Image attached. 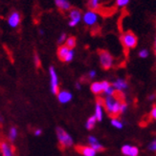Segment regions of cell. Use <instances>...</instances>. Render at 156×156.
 <instances>
[{
	"instance_id": "obj_1",
	"label": "cell",
	"mask_w": 156,
	"mask_h": 156,
	"mask_svg": "<svg viewBox=\"0 0 156 156\" xmlns=\"http://www.w3.org/2000/svg\"><path fill=\"white\" fill-rule=\"evenodd\" d=\"M124 102L116 94L113 96H105L104 98V107L106 112L113 117H117L121 114V106Z\"/></svg>"
},
{
	"instance_id": "obj_2",
	"label": "cell",
	"mask_w": 156,
	"mask_h": 156,
	"mask_svg": "<svg viewBox=\"0 0 156 156\" xmlns=\"http://www.w3.org/2000/svg\"><path fill=\"white\" fill-rule=\"evenodd\" d=\"M56 134H57L58 141L62 147H70L73 146L74 144L73 138L64 129L58 127L56 129Z\"/></svg>"
},
{
	"instance_id": "obj_3",
	"label": "cell",
	"mask_w": 156,
	"mask_h": 156,
	"mask_svg": "<svg viewBox=\"0 0 156 156\" xmlns=\"http://www.w3.org/2000/svg\"><path fill=\"white\" fill-rule=\"evenodd\" d=\"M100 64L104 69H109L114 66V57L108 51L101 50L99 51Z\"/></svg>"
},
{
	"instance_id": "obj_4",
	"label": "cell",
	"mask_w": 156,
	"mask_h": 156,
	"mask_svg": "<svg viewBox=\"0 0 156 156\" xmlns=\"http://www.w3.org/2000/svg\"><path fill=\"white\" fill-rule=\"evenodd\" d=\"M120 40L123 44V46L126 48L127 50H130V49H134L137 46V42L138 39L137 36L132 33V32H126L124 33L121 37Z\"/></svg>"
},
{
	"instance_id": "obj_5",
	"label": "cell",
	"mask_w": 156,
	"mask_h": 156,
	"mask_svg": "<svg viewBox=\"0 0 156 156\" xmlns=\"http://www.w3.org/2000/svg\"><path fill=\"white\" fill-rule=\"evenodd\" d=\"M49 75H50V88L53 94H58L59 91V76L57 73L56 69L53 66L49 68Z\"/></svg>"
},
{
	"instance_id": "obj_6",
	"label": "cell",
	"mask_w": 156,
	"mask_h": 156,
	"mask_svg": "<svg viewBox=\"0 0 156 156\" xmlns=\"http://www.w3.org/2000/svg\"><path fill=\"white\" fill-rule=\"evenodd\" d=\"M82 21L84 22L85 25L89 27H93L96 25L99 21V13L94 11H86L82 14Z\"/></svg>"
},
{
	"instance_id": "obj_7",
	"label": "cell",
	"mask_w": 156,
	"mask_h": 156,
	"mask_svg": "<svg viewBox=\"0 0 156 156\" xmlns=\"http://www.w3.org/2000/svg\"><path fill=\"white\" fill-rule=\"evenodd\" d=\"M82 20V13L79 9L72 8V10L69 12V22L68 25L70 27H75Z\"/></svg>"
},
{
	"instance_id": "obj_8",
	"label": "cell",
	"mask_w": 156,
	"mask_h": 156,
	"mask_svg": "<svg viewBox=\"0 0 156 156\" xmlns=\"http://www.w3.org/2000/svg\"><path fill=\"white\" fill-rule=\"evenodd\" d=\"M0 153L1 156H15L14 147L5 140H0Z\"/></svg>"
},
{
	"instance_id": "obj_9",
	"label": "cell",
	"mask_w": 156,
	"mask_h": 156,
	"mask_svg": "<svg viewBox=\"0 0 156 156\" xmlns=\"http://www.w3.org/2000/svg\"><path fill=\"white\" fill-rule=\"evenodd\" d=\"M20 21H21V15L17 11H13L9 16H8V19H7L8 25L11 28H17L20 24Z\"/></svg>"
},
{
	"instance_id": "obj_10",
	"label": "cell",
	"mask_w": 156,
	"mask_h": 156,
	"mask_svg": "<svg viewBox=\"0 0 156 156\" xmlns=\"http://www.w3.org/2000/svg\"><path fill=\"white\" fill-rule=\"evenodd\" d=\"M111 85L114 87L116 92H124L128 88V83L124 78H117L112 82Z\"/></svg>"
},
{
	"instance_id": "obj_11",
	"label": "cell",
	"mask_w": 156,
	"mask_h": 156,
	"mask_svg": "<svg viewBox=\"0 0 156 156\" xmlns=\"http://www.w3.org/2000/svg\"><path fill=\"white\" fill-rule=\"evenodd\" d=\"M104 111H105V107H104V99L103 98H98L96 101V105H95V113L94 116L97 118L98 121H102L104 118Z\"/></svg>"
},
{
	"instance_id": "obj_12",
	"label": "cell",
	"mask_w": 156,
	"mask_h": 156,
	"mask_svg": "<svg viewBox=\"0 0 156 156\" xmlns=\"http://www.w3.org/2000/svg\"><path fill=\"white\" fill-rule=\"evenodd\" d=\"M122 153L126 156H138L139 155V149L135 146L126 144L122 147Z\"/></svg>"
},
{
	"instance_id": "obj_13",
	"label": "cell",
	"mask_w": 156,
	"mask_h": 156,
	"mask_svg": "<svg viewBox=\"0 0 156 156\" xmlns=\"http://www.w3.org/2000/svg\"><path fill=\"white\" fill-rule=\"evenodd\" d=\"M57 97H58V100L59 102L61 103V104H67L69 103L70 101L72 100L73 98V95L72 93L68 91V90H59V93L57 94Z\"/></svg>"
},
{
	"instance_id": "obj_14",
	"label": "cell",
	"mask_w": 156,
	"mask_h": 156,
	"mask_svg": "<svg viewBox=\"0 0 156 156\" xmlns=\"http://www.w3.org/2000/svg\"><path fill=\"white\" fill-rule=\"evenodd\" d=\"M77 151L82 156H96L97 151L90 146H77Z\"/></svg>"
},
{
	"instance_id": "obj_15",
	"label": "cell",
	"mask_w": 156,
	"mask_h": 156,
	"mask_svg": "<svg viewBox=\"0 0 156 156\" xmlns=\"http://www.w3.org/2000/svg\"><path fill=\"white\" fill-rule=\"evenodd\" d=\"M55 5L61 12H70L72 10V5L67 0H55Z\"/></svg>"
},
{
	"instance_id": "obj_16",
	"label": "cell",
	"mask_w": 156,
	"mask_h": 156,
	"mask_svg": "<svg viewBox=\"0 0 156 156\" xmlns=\"http://www.w3.org/2000/svg\"><path fill=\"white\" fill-rule=\"evenodd\" d=\"M87 141H88L89 146L92 147V149H94L97 152H98V151H104V149H105L104 146H103L102 144H100V142L98 141V139H97L95 136H93V135L88 136Z\"/></svg>"
},
{
	"instance_id": "obj_17",
	"label": "cell",
	"mask_w": 156,
	"mask_h": 156,
	"mask_svg": "<svg viewBox=\"0 0 156 156\" xmlns=\"http://www.w3.org/2000/svg\"><path fill=\"white\" fill-rule=\"evenodd\" d=\"M90 90L91 91L94 93L96 95H100L101 93L104 92V88H103V84L102 82H98V81H95L93 82L91 85H90Z\"/></svg>"
},
{
	"instance_id": "obj_18",
	"label": "cell",
	"mask_w": 156,
	"mask_h": 156,
	"mask_svg": "<svg viewBox=\"0 0 156 156\" xmlns=\"http://www.w3.org/2000/svg\"><path fill=\"white\" fill-rule=\"evenodd\" d=\"M69 51H70V49L68 48V47H66L65 45L59 46V49H58V57L61 61L64 62V59L66 58V56H67V54L69 53Z\"/></svg>"
},
{
	"instance_id": "obj_19",
	"label": "cell",
	"mask_w": 156,
	"mask_h": 156,
	"mask_svg": "<svg viewBox=\"0 0 156 156\" xmlns=\"http://www.w3.org/2000/svg\"><path fill=\"white\" fill-rule=\"evenodd\" d=\"M87 6L90 11H94L98 12V11L101 9V7H102V4H101L99 0H90L87 3Z\"/></svg>"
},
{
	"instance_id": "obj_20",
	"label": "cell",
	"mask_w": 156,
	"mask_h": 156,
	"mask_svg": "<svg viewBox=\"0 0 156 156\" xmlns=\"http://www.w3.org/2000/svg\"><path fill=\"white\" fill-rule=\"evenodd\" d=\"M18 135V130L15 127H11L8 132V139H9L10 142H13L14 140H17Z\"/></svg>"
},
{
	"instance_id": "obj_21",
	"label": "cell",
	"mask_w": 156,
	"mask_h": 156,
	"mask_svg": "<svg viewBox=\"0 0 156 156\" xmlns=\"http://www.w3.org/2000/svg\"><path fill=\"white\" fill-rule=\"evenodd\" d=\"M97 118L94 116V115H92V116H90L89 118L87 119V121H86V124H85V127H86V129H88V130H91V129H93L95 128V126H96V123H97Z\"/></svg>"
},
{
	"instance_id": "obj_22",
	"label": "cell",
	"mask_w": 156,
	"mask_h": 156,
	"mask_svg": "<svg viewBox=\"0 0 156 156\" xmlns=\"http://www.w3.org/2000/svg\"><path fill=\"white\" fill-rule=\"evenodd\" d=\"M76 44H77V40H76V38L74 36H69L67 38V40L65 42V46L68 47V48L70 50H74V48L76 47Z\"/></svg>"
},
{
	"instance_id": "obj_23",
	"label": "cell",
	"mask_w": 156,
	"mask_h": 156,
	"mask_svg": "<svg viewBox=\"0 0 156 156\" xmlns=\"http://www.w3.org/2000/svg\"><path fill=\"white\" fill-rule=\"evenodd\" d=\"M111 125H112L114 128L118 129H121L124 127L123 122L119 118H117V117H113V118L111 119Z\"/></svg>"
},
{
	"instance_id": "obj_24",
	"label": "cell",
	"mask_w": 156,
	"mask_h": 156,
	"mask_svg": "<svg viewBox=\"0 0 156 156\" xmlns=\"http://www.w3.org/2000/svg\"><path fill=\"white\" fill-rule=\"evenodd\" d=\"M104 93H105V96H113V95L116 94V90H115V89H114L113 86L110 85L107 89H105V90H104Z\"/></svg>"
},
{
	"instance_id": "obj_25",
	"label": "cell",
	"mask_w": 156,
	"mask_h": 156,
	"mask_svg": "<svg viewBox=\"0 0 156 156\" xmlns=\"http://www.w3.org/2000/svg\"><path fill=\"white\" fill-rule=\"evenodd\" d=\"M116 3V6L118 8H126L128 3H129V0H117V1L115 2Z\"/></svg>"
},
{
	"instance_id": "obj_26",
	"label": "cell",
	"mask_w": 156,
	"mask_h": 156,
	"mask_svg": "<svg viewBox=\"0 0 156 156\" xmlns=\"http://www.w3.org/2000/svg\"><path fill=\"white\" fill-rule=\"evenodd\" d=\"M67 35H66V34H61L59 36V38H58V43L61 46V45H64L65 44V42H66V40H67Z\"/></svg>"
},
{
	"instance_id": "obj_27",
	"label": "cell",
	"mask_w": 156,
	"mask_h": 156,
	"mask_svg": "<svg viewBox=\"0 0 156 156\" xmlns=\"http://www.w3.org/2000/svg\"><path fill=\"white\" fill-rule=\"evenodd\" d=\"M138 55H139L140 58H146V57H149V55H150V51H147L146 49H142L141 51H139Z\"/></svg>"
},
{
	"instance_id": "obj_28",
	"label": "cell",
	"mask_w": 156,
	"mask_h": 156,
	"mask_svg": "<svg viewBox=\"0 0 156 156\" xmlns=\"http://www.w3.org/2000/svg\"><path fill=\"white\" fill-rule=\"evenodd\" d=\"M74 56H75V51L74 50H70V51L67 54L66 58L64 59V62H66V63H69V62H71L74 59Z\"/></svg>"
},
{
	"instance_id": "obj_29",
	"label": "cell",
	"mask_w": 156,
	"mask_h": 156,
	"mask_svg": "<svg viewBox=\"0 0 156 156\" xmlns=\"http://www.w3.org/2000/svg\"><path fill=\"white\" fill-rule=\"evenodd\" d=\"M147 149H149V151H150L156 152V138L154 140H152V141L149 144Z\"/></svg>"
},
{
	"instance_id": "obj_30",
	"label": "cell",
	"mask_w": 156,
	"mask_h": 156,
	"mask_svg": "<svg viewBox=\"0 0 156 156\" xmlns=\"http://www.w3.org/2000/svg\"><path fill=\"white\" fill-rule=\"evenodd\" d=\"M34 62H35V65L36 68H40V64H41V61H40V58L38 56L37 53H35L34 55Z\"/></svg>"
},
{
	"instance_id": "obj_31",
	"label": "cell",
	"mask_w": 156,
	"mask_h": 156,
	"mask_svg": "<svg viewBox=\"0 0 156 156\" xmlns=\"http://www.w3.org/2000/svg\"><path fill=\"white\" fill-rule=\"evenodd\" d=\"M150 117L153 120H156V106H153L150 111Z\"/></svg>"
},
{
	"instance_id": "obj_32",
	"label": "cell",
	"mask_w": 156,
	"mask_h": 156,
	"mask_svg": "<svg viewBox=\"0 0 156 156\" xmlns=\"http://www.w3.org/2000/svg\"><path fill=\"white\" fill-rule=\"evenodd\" d=\"M127 110V104L126 102H123L122 103V106H121V114L126 112Z\"/></svg>"
},
{
	"instance_id": "obj_33",
	"label": "cell",
	"mask_w": 156,
	"mask_h": 156,
	"mask_svg": "<svg viewBox=\"0 0 156 156\" xmlns=\"http://www.w3.org/2000/svg\"><path fill=\"white\" fill-rule=\"evenodd\" d=\"M95 76H96V72L94 69H91V71L88 73V77L90 79H93V78H95Z\"/></svg>"
},
{
	"instance_id": "obj_34",
	"label": "cell",
	"mask_w": 156,
	"mask_h": 156,
	"mask_svg": "<svg viewBox=\"0 0 156 156\" xmlns=\"http://www.w3.org/2000/svg\"><path fill=\"white\" fill-rule=\"evenodd\" d=\"M34 134H35V136H40L42 134V129H35Z\"/></svg>"
},
{
	"instance_id": "obj_35",
	"label": "cell",
	"mask_w": 156,
	"mask_h": 156,
	"mask_svg": "<svg viewBox=\"0 0 156 156\" xmlns=\"http://www.w3.org/2000/svg\"><path fill=\"white\" fill-rule=\"evenodd\" d=\"M155 99H156V94H154V93H153V94H150L149 96V100L150 101H154Z\"/></svg>"
},
{
	"instance_id": "obj_36",
	"label": "cell",
	"mask_w": 156,
	"mask_h": 156,
	"mask_svg": "<svg viewBox=\"0 0 156 156\" xmlns=\"http://www.w3.org/2000/svg\"><path fill=\"white\" fill-rule=\"evenodd\" d=\"M75 87H76V89H77V90H81V89H82V85H81V83H80V82H76Z\"/></svg>"
},
{
	"instance_id": "obj_37",
	"label": "cell",
	"mask_w": 156,
	"mask_h": 156,
	"mask_svg": "<svg viewBox=\"0 0 156 156\" xmlns=\"http://www.w3.org/2000/svg\"><path fill=\"white\" fill-rule=\"evenodd\" d=\"M154 54H155V58H156V36H155V40H154Z\"/></svg>"
},
{
	"instance_id": "obj_38",
	"label": "cell",
	"mask_w": 156,
	"mask_h": 156,
	"mask_svg": "<svg viewBox=\"0 0 156 156\" xmlns=\"http://www.w3.org/2000/svg\"><path fill=\"white\" fill-rule=\"evenodd\" d=\"M3 121H4V120H3V117H2V115H1V114H0V124H2V123H3Z\"/></svg>"
},
{
	"instance_id": "obj_39",
	"label": "cell",
	"mask_w": 156,
	"mask_h": 156,
	"mask_svg": "<svg viewBox=\"0 0 156 156\" xmlns=\"http://www.w3.org/2000/svg\"><path fill=\"white\" fill-rule=\"evenodd\" d=\"M38 32H40V35H42V34H44V30H41V29H40V30H38Z\"/></svg>"
}]
</instances>
